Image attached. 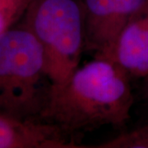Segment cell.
<instances>
[{"label": "cell", "instance_id": "1", "mask_svg": "<svg viewBox=\"0 0 148 148\" xmlns=\"http://www.w3.org/2000/svg\"><path fill=\"white\" fill-rule=\"evenodd\" d=\"M132 82L113 59L94 58L52 86L40 119L77 138L104 126L122 128L131 117Z\"/></svg>", "mask_w": 148, "mask_h": 148}, {"label": "cell", "instance_id": "4", "mask_svg": "<svg viewBox=\"0 0 148 148\" xmlns=\"http://www.w3.org/2000/svg\"><path fill=\"white\" fill-rule=\"evenodd\" d=\"M145 0H81L85 17V53L106 58L119 32Z\"/></svg>", "mask_w": 148, "mask_h": 148}, {"label": "cell", "instance_id": "5", "mask_svg": "<svg viewBox=\"0 0 148 148\" xmlns=\"http://www.w3.org/2000/svg\"><path fill=\"white\" fill-rule=\"evenodd\" d=\"M106 58L119 64L132 81L148 75V0L126 22Z\"/></svg>", "mask_w": 148, "mask_h": 148}, {"label": "cell", "instance_id": "3", "mask_svg": "<svg viewBox=\"0 0 148 148\" xmlns=\"http://www.w3.org/2000/svg\"><path fill=\"white\" fill-rule=\"evenodd\" d=\"M42 48L52 86L79 67L85 53L84 12L81 0H33L19 21Z\"/></svg>", "mask_w": 148, "mask_h": 148}, {"label": "cell", "instance_id": "9", "mask_svg": "<svg viewBox=\"0 0 148 148\" xmlns=\"http://www.w3.org/2000/svg\"><path fill=\"white\" fill-rule=\"evenodd\" d=\"M142 94L143 97L148 101V75L142 80Z\"/></svg>", "mask_w": 148, "mask_h": 148}, {"label": "cell", "instance_id": "2", "mask_svg": "<svg viewBox=\"0 0 148 148\" xmlns=\"http://www.w3.org/2000/svg\"><path fill=\"white\" fill-rule=\"evenodd\" d=\"M52 82L42 48L21 22L0 34V114L40 121Z\"/></svg>", "mask_w": 148, "mask_h": 148}, {"label": "cell", "instance_id": "7", "mask_svg": "<svg viewBox=\"0 0 148 148\" xmlns=\"http://www.w3.org/2000/svg\"><path fill=\"white\" fill-rule=\"evenodd\" d=\"M100 148H148V123L121 132L110 140L95 146Z\"/></svg>", "mask_w": 148, "mask_h": 148}, {"label": "cell", "instance_id": "6", "mask_svg": "<svg viewBox=\"0 0 148 148\" xmlns=\"http://www.w3.org/2000/svg\"><path fill=\"white\" fill-rule=\"evenodd\" d=\"M64 132L52 123L0 114V148H63Z\"/></svg>", "mask_w": 148, "mask_h": 148}, {"label": "cell", "instance_id": "8", "mask_svg": "<svg viewBox=\"0 0 148 148\" xmlns=\"http://www.w3.org/2000/svg\"><path fill=\"white\" fill-rule=\"evenodd\" d=\"M33 0H0V34L22 19Z\"/></svg>", "mask_w": 148, "mask_h": 148}]
</instances>
